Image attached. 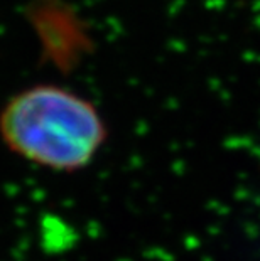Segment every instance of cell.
Returning <instances> with one entry per match:
<instances>
[{
	"label": "cell",
	"mask_w": 260,
	"mask_h": 261,
	"mask_svg": "<svg viewBox=\"0 0 260 261\" xmlns=\"http://www.w3.org/2000/svg\"><path fill=\"white\" fill-rule=\"evenodd\" d=\"M0 137L15 155L53 172L88 167L107 140L90 99L56 85L14 94L0 112Z\"/></svg>",
	"instance_id": "6da1fadb"
}]
</instances>
